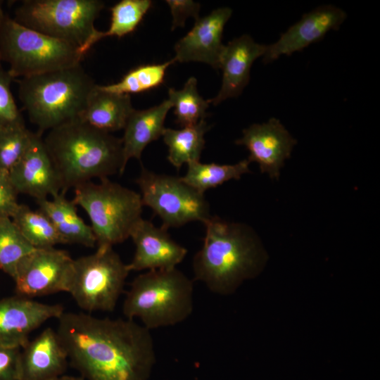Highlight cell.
<instances>
[{
	"mask_svg": "<svg viewBox=\"0 0 380 380\" xmlns=\"http://www.w3.org/2000/svg\"><path fill=\"white\" fill-rule=\"evenodd\" d=\"M136 183L143 205L151 208L167 229L194 221L204 224L211 216L204 194L186 184L181 177L156 173L142 167Z\"/></svg>",
	"mask_w": 380,
	"mask_h": 380,
	"instance_id": "cell-10",
	"label": "cell"
},
{
	"mask_svg": "<svg viewBox=\"0 0 380 380\" xmlns=\"http://www.w3.org/2000/svg\"><path fill=\"white\" fill-rule=\"evenodd\" d=\"M21 348L0 346V380L20 379Z\"/></svg>",
	"mask_w": 380,
	"mask_h": 380,
	"instance_id": "cell-32",
	"label": "cell"
},
{
	"mask_svg": "<svg viewBox=\"0 0 380 380\" xmlns=\"http://www.w3.org/2000/svg\"><path fill=\"white\" fill-rule=\"evenodd\" d=\"M267 45L255 42L248 34L234 38L224 46L219 69L222 70L221 88L210 104L216 106L223 101L239 96L248 84L253 62L263 56Z\"/></svg>",
	"mask_w": 380,
	"mask_h": 380,
	"instance_id": "cell-18",
	"label": "cell"
},
{
	"mask_svg": "<svg viewBox=\"0 0 380 380\" xmlns=\"http://www.w3.org/2000/svg\"><path fill=\"white\" fill-rule=\"evenodd\" d=\"M175 63L172 58L163 63L139 65L127 72L118 82L99 87L108 92L125 95L148 91L163 84L167 69Z\"/></svg>",
	"mask_w": 380,
	"mask_h": 380,
	"instance_id": "cell-27",
	"label": "cell"
},
{
	"mask_svg": "<svg viewBox=\"0 0 380 380\" xmlns=\"http://www.w3.org/2000/svg\"><path fill=\"white\" fill-rule=\"evenodd\" d=\"M74 259L64 250L34 249L18 264L13 279L16 295L33 298L68 292Z\"/></svg>",
	"mask_w": 380,
	"mask_h": 380,
	"instance_id": "cell-11",
	"label": "cell"
},
{
	"mask_svg": "<svg viewBox=\"0 0 380 380\" xmlns=\"http://www.w3.org/2000/svg\"><path fill=\"white\" fill-rule=\"evenodd\" d=\"M129 272L113 247H97L94 253L74 260L68 293L87 313L112 312Z\"/></svg>",
	"mask_w": 380,
	"mask_h": 380,
	"instance_id": "cell-9",
	"label": "cell"
},
{
	"mask_svg": "<svg viewBox=\"0 0 380 380\" xmlns=\"http://www.w3.org/2000/svg\"><path fill=\"white\" fill-rule=\"evenodd\" d=\"M133 110L130 95L108 92L96 84L80 119L95 128L111 133L125 128Z\"/></svg>",
	"mask_w": 380,
	"mask_h": 380,
	"instance_id": "cell-22",
	"label": "cell"
},
{
	"mask_svg": "<svg viewBox=\"0 0 380 380\" xmlns=\"http://www.w3.org/2000/svg\"><path fill=\"white\" fill-rule=\"evenodd\" d=\"M232 14L230 8L222 7L196 20L192 29L175 45V63L201 62L219 69L224 46L222 34Z\"/></svg>",
	"mask_w": 380,
	"mask_h": 380,
	"instance_id": "cell-17",
	"label": "cell"
},
{
	"mask_svg": "<svg viewBox=\"0 0 380 380\" xmlns=\"http://www.w3.org/2000/svg\"><path fill=\"white\" fill-rule=\"evenodd\" d=\"M14 80L0 63V131L25 125L11 89V82Z\"/></svg>",
	"mask_w": 380,
	"mask_h": 380,
	"instance_id": "cell-31",
	"label": "cell"
},
{
	"mask_svg": "<svg viewBox=\"0 0 380 380\" xmlns=\"http://www.w3.org/2000/svg\"><path fill=\"white\" fill-rule=\"evenodd\" d=\"M79 48L24 27L8 15L0 24V62L15 79L81 63Z\"/></svg>",
	"mask_w": 380,
	"mask_h": 380,
	"instance_id": "cell-7",
	"label": "cell"
},
{
	"mask_svg": "<svg viewBox=\"0 0 380 380\" xmlns=\"http://www.w3.org/2000/svg\"><path fill=\"white\" fill-rule=\"evenodd\" d=\"M39 210L50 220L64 243H77L92 248L96 240L90 225L79 216L77 205L59 193L51 199L36 201Z\"/></svg>",
	"mask_w": 380,
	"mask_h": 380,
	"instance_id": "cell-21",
	"label": "cell"
},
{
	"mask_svg": "<svg viewBox=\"0 0 380 380\" xmlns=\"http://www.w3.org/2000/svg\"><path fill=\"white\" fill-rule=\"evenodd\" d=\"M17 82L22 106L41 134L80 119L96 86L81 63L22 77Z\"/></svg>",
	"mask_w": 380,
	"mask_h": 380,
	"instance_id": "cell-4",
	"label": "cell"
},
{
	"mask_svg": "<svg viewBox=\"0 0 380 380\" xmlns=\"http://www.w3.org/2000/svg\"><path fill=\"white\" fill-rule=\"evenodd\" d=\"M43 139L62 193L94 178H108L125 171L122 139L81 119L49 130Z\"/></svg>",
	"mask_w": 380,
	"mask_h": 380,
	"instance_id": "cell-3",
	"label": "cell"
},
{
	"mask_svg": "<svg viewBox=\"0 0 380 380\" xmlns=\"http://www.w3.org/2000/svg\"><path fill=\"white\" fill-rule=\"evenodd\" d=\"M53 380H85V379L81 376H70V375L63 374Z\"/></svg>",
	"mask_w": 380,
	"mask_h": 380,
	"instance_id": "cell-35",
	"label": "cell"
},
{
	"mask_svg": "<svg viewBox=\"0 0 380 380\" xmlns=\"http://www.w3.org/2000/svg\"><path fill=\"white\" fill-rule=\"evenodd\" d=\"M210 129L205 120L179 129L165 128L162 137L168 148L167 159L178 170L184 164L200 161L205 134Z\"/></svg>",
	"mask_w": 380,
	"mask_h": 380,
	"instance_id": "cell-23",
	"label": "cell"
},
{
	"mask_svg": "<svg viewBox=\"0 0 380 380\" xmlns=\"http://www.w3.org/2000/svg\"><path fill=\"white\" fill-rule=\"evenodd\" d=\"M19 194L37 200L48 198L61 192V184L44 146L42 134L34 132L30 144L20 160L8 172Z\"/></svg>",
	"mask_w": 380,
	"mask_h": 380,
	"instance_id": "cell-15",
	"label": "cell"
},
{
	"mask_svg": "<svg viewBox=\"0 0 380 380\" xmlns=\"http://www.w3.org/2000/svg\"><path fill=\"white\" fill-rule=\"evenodd\" d=\"M176 116V122L182 127L197 124L207 117L210 100L204 99L197 90V80L189 77L182 89H168V99Z\"/></svg>",
	"mask_w": 380,
	"mask_h": 380,
	"instance_id": "cell-26",
	"label": "cell"
},
{
	"mask_svg": "<svg viewBox=\"0 0 380 380\" xmlns=\"http://www.w3.org/2000/svg\"><path fill=\"white\" fill-rule=\"evenodd\" d=\"M64 312L61 304H47L18 295L0 300V346L22 348L30 334Z\"/></svg>",
	"mask_w": 380,
	"mask_h": 380,
	"instance_id": "cell-12",
	"label": "cell"
},
{
	"mask_svg": "<svg viewBox=\"0 0 380 380\" xmlns=\"http://www.w3.org/2000/svg\"><path fill=\"white\" fill-rule=\"evenodd\" d=\"M4 1L0 0V24L5 18L6 15L4 11L3 6H4Z\"/></svg>",
	"mask_w": 380,
	"mask_h": 380,
	"instance_id": "cell-36",
	"label": "cell"
},
{
	"mask_svg": "<svg viewBox=\"0 0 380 380\" xmlns=\"http://www.w3.org/2000/svg\"><path fill=\"white\" fill-rule=\"evenodd\" d=\"M32 132L25 125L0 131V172H9L28 148Z\"/></svg>",
	"mask_w": 380,
	"mask_h": 380,
	"instance_id": "cell-30",
	"label": "cell"
},
{
	"mask_svg": "<svg viewBox=\"0 0 380 380\" xmlns=\"http://www.w3.org/2000/svg\"><path fill=\"white\" fill-rule=\"evenodd\" d=\"M172 108L168 99L145 110L134 109L125 126L122 137L123 167L131 158L141 160L146 146L162 137L164 122Z\"/></svg>",
	"mask_w": 380,
	"mask_h": 380,
	"instance_id": "cell-20",
	"label": "cell"
},
{
	"mask_svg": "<svg viewBox=\"0 0 380 380\" xmlns=\"http://www.w3.org/2000/svg\"><path fill=\"white\" fill-rule=\"evenodd\" d=\"M205 233L193 259L194 279L211 292L229 294L259 271L263 253L253 229L217 216L203 224Z\"/></svg>",
	"mask_w": 380,
	"mask_h": 380,
	"instance_id": "cell-2",
	"label": "cell"
},
{
	"mask_svg": "<svg viewBox=\"0 0 380 380\" xmlns=\"http://www.w3.org/2000/svg\"><path fill=\"white\" fill-rule=\"evenodd\" d=\"M1 63V62H0Z\"/></svg>",
	"mask_w": 380,
	"mask_h": 380,
	"instance_id": "cell-37",
	"label": "cell"
},
{
	"mask_svg": "<svg viewBox=\"0 0 380 380\" xmlns=\"http://www.w3.org/2000/svg\"><path fill=\"white\" fill-rule=\"evenodd\" d=\"M68 360L56 330L47 327L21 348L20 380L55 379L64 374Z\"/></svg>",
	"mask_w": 380,
	"mask_h": 380,
	"instance_id": "cell-19",
	"label": "cell"
},
{
	"mask_svg": "<svg viewBox=\"0 0 380 380\" xmlns=\"http://www.w3.org/2000/svg\"><path fill=\"white\" fill-rule=\"evenodd\" d=\"M193 310V281L177 267L148 270L137 276L122 306L127 319H139L150 331L179 324Z\"/></svg>",
	"mask_w": 380,
	"mask_h": 380,
	"instance_id": "cell-5",
	"label": "cell"
},
{
	"mask_svg": "<svg viewBox=\"0 0 380 380\" xmlns=\"http://www.w3.org/2000/svg\"><path fill=\"white\" fill-rule=\"evenodd\" d=\"M72 201L89 216L97 247H113L125 241L142 218L140 194L108 178L75 186Z\"/></svg>",
	"mask_w": 380,
	"mask_h": 380,
	"instance_id": "cell-6",
	"label": "cell"
},
{
	"mask_svg": "<svg viewBox=\"0 0 380 380\" xmlns=\"http://www.w3.org/2000/svg\"><path fill=\"white\" fill-rule=\"evenodd\" d=\"M22 235L37 249L53 248L64 243L47 216L25 204H18L11 217Z\"/></svg>",
	"mask_w": 380,
	"mask_h": 380,
	"instance_id": "cell-24",
	"label": "cell"
},
{
	"mask_svg": "<svg viewBox=\"0 0 380 380\" xmlns=\"http://www.w3.org/2000/svg\"><path fill=\"white\" fill-rule=\"evenodd\" d=\"M249 151L247 158L256 162L262 173L278 179L285 160L290 158L297 141L275 118L262 124H253L243 130V136L235 141Z\"/></svg>",
	"mask_w": 380,
	"mask_h": 380,
	"instance_id": "cell-13",
	"label": "cell"
},
{
	"mask_svg": "<svg viewBox=\"0 0 380 380\" xmlns=\"http://www.w3.org/2000/svg\"><path fill=\"white\" fill-rule=\"evenodd\" d=\"M150 0H121L110 8L111 18L108 30H98L90 42V46L107 37L119 38L132 32L151 8Z\"/></svg>",
	"mask_w": 380,
	"mask_h": 380,
	"instance_id": "cell-28",
	"label": "cell"
},
{
	"mask_svg": "<svg viewBox=\"0 0 380 380\" xmlns=\"http://www.w3.org/2000/svg\"><path fill=\"white\" fill-rule=\"evenodd\" d=\"M248 159L233 165H220L200 161L187 164L186 175L181 179L189 186L203 194L231 179H239L244 174L251 172Z\"/></svg>",
	"mask_w": 380,
	"mask_h": 380,
	"instance_id": "cell-25",
	"label": "cell"
},
{
	"mask_svg": "<svg viewBox=\"0 0 380 380\" xmlns=\"http://www.w3.org/2000/svg\"><path fill=\"white\" fill-rule=\"evenodd\" d=\"M135 251L127 264L129 271L170 270L177 267L187 254V249L173 240L163 227H156L141 218L130 237Z\"/></svg>",
	"mask_w": 380,
	"mask_h": 380,
	"instance_id": "cell-16",
	"label": "cell"
},
{
	"mask_svg": "<svg viewBox=\"0 0 380 380\" xmlns=\"http://www.w3.org/2000/svg\"><path fill=\"white\" fill-rule=\"evenodd\" d=\"M34 249L10 217H0V270L13 278L19 262Z\"/></svg>",
	"mask_w": 380,
	"mask_h": 380,
	"instance_id": "cell-29",
	"label": "cell"
},
{
	"mask_svg": "<svg viewBox=\"0 0 380 380\" xmlns=\"http://www.w3.org/2000/svg\"><path fill=\"white\" fill-rule=\"evenodd\" d=\"M104 7L99 0H25L14 12L20 25L79 48L86 54Z\"/></svg>",
	"mask_w": 380,
	"mask_h": 380,
	"instance_id": "cell-8",
	"label": "cell"
},
{
	"mask_svg": "<svg viewBox=\"0 0 380 380\" xmlns=\"http://www.w3.org/2000/svg\"><path fill=\"white\" fill-rule=\"evenodd\" d=\"M172 16V30L184 27L187 18L193 17L198 19L201 5L191 0H167Z\"/></svg>",
	"mask_w": 380,
	"mask_h": 380,
	"instance_id": "cell-33",
	"label": "cell"
},
{
	"mask_svg": "<svg viewBox=\"0 0 380 380\" xmlns=\"http://www.w3.org/2000/svg\"><path fill=\"white\" fill-rule=\"evenodd\" d=\"M56 331L85 380H149L156 362L151 331L133 319L64 312Z\"/></svg>",
	"mask_w": 380,
	"mask_h": 380,
	"instance_id": "cell-1",
	"label": "cell"
},
{
	"mask_svg": "<svg viewBox=\"0 0 380 380\" xmlns=\"http://www.w3.org/2000/svg\"><path fill=\"white\" fill-rule=\"evenodd\" d=\"M18 194L8 173L0 172V217H11L19 204L17 201Z\"/></svg>",
	"mask_w": 380,
	"mask_h": 380,
	"instance_id": "cell-34",
	"label": "cell"
},
{
	"mask_svg": "<svg viewBox=\"0 0 380 380\" xmlns=\"http://www.w3.org/2000/svg\"><path fill=\"white\" fill-rule=\"evenodd\" d=\"M346 18L343 9L331 4L320 6L303 14L277 42L267 45L263 63H272L282 55L290 56L320 41L329 31L337 30Z\"/></svg>",
	"mask_w": 380,
	"mask_h": 380,
	"instance_id": "cell-14",
	"label": "cell"
}]
</instances>
